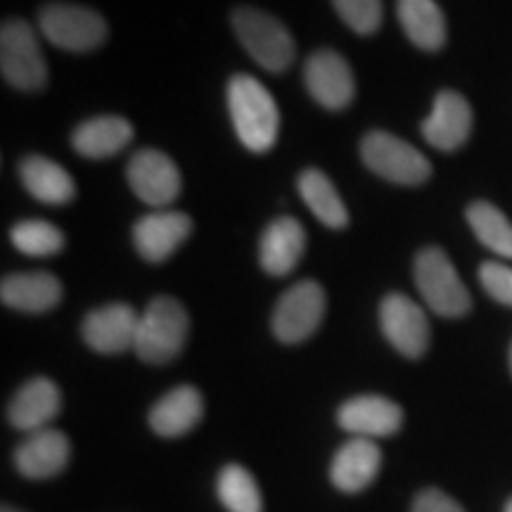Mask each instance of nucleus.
<instances>
[{
	"label": "nucleus",
	"mask_w": 512,
	"mask_h": 512,
	"mask_svg": "<svg viewBox=\"0 0 512 512\" xmlns=\"http://www.w3.org/2000/svg\"><path fill=\"white\" fill-rule=\"evenodd\" d=\"M226 98L240 143L256 155L271 150L278 143L280 110L264 83L249 74H235L228 83Z\"/></svg>",
	"instance_id": "1"
},
{
	"label": "nucleus",
	"mask_w": 512,
	"mask_h": 512,
	"mask_svg": "<svg viewBox=\"0 0 512 512\" xmlns=\"http://www.w3.org/2000/svg\"><path fill=\"white\" fill-rule=\"evenodd\" d=\"M190 332L188 311L174 297L152 299L143 316H140L136 351L140 361L162 366L174 361L185 347V339Z\"/></svg>",
	"instance_id": "2"
},
{
	"label": "nucleus",
	"mask_w": 512,
	"mask_h": 512,
	"mask_svg": "<svg viewBox=\"0 0 512 512\" xmlns=\"http://www.w3.org/2000/svg\"><path fill=\"white\" fill-rule=\"evenodd\" d=\"M233 29L249 57L266 72L283 74L297 55V43L278 17L256 8L233 12Z\"/></svg>",
	"instance_id": "3"
},
{
	"label": "nucleus",
	"mask_w": 512,
	"mask_h": 512,
	"mask_svg": "<svg viewBox=\"0 0 512 512\" xmlns=\"http://www.w3.org/2000/svg\"><path fill=\"white\" fill-rule=\"evenodd\" d=\"M415 285L427 306L444 318H460L470 311L472 299L460 280L456 266L451 264L444 249L427 247L415 256Z\"/></svg>",
	"instance_id": "4"
},
{
	"label": "nucleus",
	"mask_w": 512,
	"mask_h": 512,
	"mask_svg": "<svg viewBox=\"0 0 512 512\" xmlns=\"http://www.w3.org/2000/svg\"><path fill=\"white\" fill-rule=\"evenodd\" d=\"M0 72L17 91H41L48 83V64L36 31L24 19H8L0 31Z\"/></svg>",
	"instance_id": "5"
},
{
	"label": "nucleus",
	"mask_w": 512,
	"mask_h": 512,
	"mask_svg": "<svg viewBox=\"0 0 512 512\" xmlns=\"http://www.w3.org/2000/svg\"><path fill=\"white\" fill-rule=\"evenodd\" d=\"M361 157L373 174L396 185H420L432 176L430 159L387 131H370L361 140Z\"/></svg>",
	"instance_id": "6"
},
{
	"label": "nucleus",
	"mask_w": 512,
	"mask_h": 512,
	"mask_svg": "<svg viewBox=\"0 0 512 512\" xmlns=\"http://www.w3.org/2000/svg\"><path fill=\"white\" fill-rule=\"evenodd\" d=\"M38 27L50 43L69 53H91L107 41V22L100 12L74 3H50L38 12Z\"/></svg>",
	"instance_id": "7"
},
{
	"label": "nucleus",
	"mask_w": 512,
	"mask_h": 512,
	"mask_svg": "<svg viewBox=\"0 0 512 512\" xmlns=\"http://www.w3.org/2000/svg\"><path fill=\"white\" fill-rule=\"evenodd\" d=\"M325 290L316 280L292 285L273 311V332L280 342L299 344L309 339L325 316Z\"/></svg>",
	"instance_id": "8"
},
{
	"label": "nucleus",
	"mask_w": 512,
	"mask_h": 512,
	"mask_svg": "<svg viewBox=\"0 0 512 512\" xmlns=\"http://www.w3.org/2000/svg\"><path fill=\"white\" fill-rule=\"evenodd\" d=\"M126 178L140 200L157 209L174 204L183 190V178L176 162L159 150L136 152L128 159Z\"/></svg>",
	"instance_id": "9"
},
{
	"label": "nucleus",
	"mask_w": 512,
	"mask_h": 512,
	"mask_svg": "<svg viewBox=\"0 0 512 512\" xmlns=\"http://www.w3.org/2000/svg\"><path fill=\"white\" fill-rule=\"evenodd\" d=\"M306 91L325 110L339 112L356 98V79L337 50H316L304 64Z\"/></svg>",
	"instance_id": "10"
},
{
	"label": "nucleus",
	"mask_w": 512,
	"mask_h": 512,
	"mask_svg": "<svg viewBox=\"0 0 512 512\" xmlns=\"http://www.w3.org/2000/svg\"><path fill=\"white\" fill-rule=\"evenodd\" d=\"M380 325L389 344L406 358H420L430 347V320L406 294L392 292L382 299Z\"/></svg>",
	"instance_id": "11"
},
{
	"label": "nucleus",
	"mask_w": 512,
	"mask_h": 512,
	"mask_svg": "<svg viewBox=\"0 0 512 512\" xmlns=\"http://www.w3.org/2000/svg\"><path fill=\"white\" fill-rule=\"evenodd\" d=\"M140 316L128 304H107L83 318L81 335L98 354H124L136 347Z\"/></svg>",
	"instance_id": "12"
},
{
	"label": "nucleus",
	"mask_w": 512,
	"mask_h": 512,
	"mask_svg": "<svg viewBox=\"0 0 512 512\" xmlns=\"http://www.w3.org/2000/svg\"><path fill=\"white\" fill-rule=\"evenodd\" d=\"M192 219L183 211L157 209L133 226V245L145 261L162 264L171 259L178 247L190 238Z\"/></svg>",
	"instance_id": "13"
},
{
	"label": "nucleus",
	"mask_w": 512,
	"mask_h": 512,
	"mask_svg": "<svg viewBox=\"0 0 512 512\" xmlns=\"http://www.w3.org/2000/svg\"><path fill=\"white\" fill-rule=\"evenodd\" d=\"M337 422L342 430L354 434V437H392V434L401 430L403 411L394 401L384 399V396L363 394L342 403L337 413Z\"/></svg>",
	"instance_id": "14"
},
{
	"label": "nucleus",
	"mask_w": 512,
	"mask_h": 512,
	"mask_svg": "<svg viewBox=\"0 0 512 512\" xmlns=\"http://www.w3.org/2000/svg\"><path fill=\"white\" fill-rule=\"evenodd\" d=\"M472 131V107L463 95L456 91H441L434 98L432 114L422 124V136L427 143L441 152H453Z\"/></svg>",
	"instance_id": "15"
},
{
	"label": "nucleus",
	"mask_w": 512,
	"mask_h": 512,
	"mask_svg": "<svg viewBox=\"0 0 512 512\" xmlns=\"http://www.w3.org/2000/svg\"><path fill=\"white\" fill-rule=\"evenodd\" d=\"M306 249V230L297 219L283 216L266 226L259 242V264L268 275L283 278L299 266Z\"/></svg>",
	"instance_id": "16"
},
{
	"label": "nucleus",
	"mask_w": 512,
	"mask_h": 512,
	"mask_svg": "<svg viewBox=\"0 0 512 512\" xmlns=\"http://www.w3.org/2000/svg\"><path fill=\"white\" fill-rule=\"evenodd\" d=\"M69 439L60 430L31 432L15 451V467L29 479H48L60 475L69 463Z\"/></svg>",
	"instance_id": "17"
},
{
	"label": "nucleus",
	"mask_w": 512,
	"mask_h": 512,
	"mask_svg": "<svg viewBox=\"0 0 512 512\" xmlns=\"http://www.w3.org/2000/svg\"><path fill=\"white\" fill-rule=\"evenodd\" d=\"M60 408V387L53 380H48V377H34L15 394L8 408V418L12 427L31 434L46 430L48 422L57 418Z\"/></svg>",
	"instance_id": "18"
},
{
	"label": "nucleus",
	"mask_w": 512,
	"mask_h": 512,
	"mask_svg": "<svg viewBox=\"0 0 512 512\" xmlns=\"http://www.w3.org/2000/svg\"><path fill=\"white\" fill-rule=\"evenodd\" d=\"M382 453L373 439L354 437L337 451L330 465V479L344 494H358L380 472Z\"/></svg>",
	"instance_id": "19"
},
{
	"label": "nucleus",
	"mask_w": 512,
	"mask_h": 512,
	"mask_svg": "<svg viewBox=\"0 0 512 512\" xmlns=\"http://www.w3.org/2000/svg\"><path fill=\"white\" fill-rule=\"evenodd\" d=\"M0 299L22 313H46L62 302V283L53 273H12L0 283Z\"/></svg>",
	"instance_id": "20"
},
{
	"label": "nucleus",
	"mask_w": 512,
	"mask_h": 512,
	"mask_svg": "<svg viewBox=\"0 0 512 512\" xmlns=\"http://www.w3.org/2000/svg\"><path fill=\"white\" fill-rule=\"evenodd\" d=\"M204 415L202 394L190 384L171 389L150 411V427L159 437H181L188 434Z\"/></svg>",
	"instance_id": "21"
},
{
	"label": "nucleus",
	"mask_w": 512,
	"mask_h": 512,
	"mask_svg": "<svg viewBox=\"0 0 512 512\" xmlns=\"http://www.w3.org/2000/svg\"><path fill=\"white\" fill-rule=\"evenodd\" d=\"M133 140V126L124 117H95L83 121L72 133V147L86 159H107L119 155Z\"/></svg>",
	"instance_id": "22"
},
{
	"label": "nucleus",
	"mask_w": 512,
	"mask_h": 512,
	"mask_svg": "<svg viewBox=\"0 0 512 512\" xmlns=\"http://www.w3.org/2000/svg\"><path fill=\"white\" fill-rule=\"evenodd\" d=\"M19 176H22V183L29 195L43 204L60 207V204L72 202L76 195L74 178L69 176V171L48 157L31 155L22 159Z\"/></svg>",
	"instance_id": "23"
},
{
	"label": "nucleus",
	"mask_w": 512,
	"mask_h": 512,
	"mask_svg": "<svg viewBox=\"0 0 512 512\" xmlns=\"http://www.w3.org/2000/svg\"><path fill=\"white\" fill-rule=\"evenodd\" d=\"M396 15L413 46L430 53L444 48L446 19L434 0H396Z\"/></svg>",
	"instance_id": "24"
},
{
	"label": "nucleus",
	"mask_w": 512,
	"mask_h": 512,
	"mask_svg": "<svg viewBox=\"0 0 512 512\" xmlns=\"http://www.w3.org/2000/svg\"><path fill=\"white\" fill-rule=\"evenodd\" d=\"M299 195L311 214L328 228H344L349 223V209L335 188V183L320 169H304L297 178Z\"/></svg>",
	"instance_id": "25"
},
{
	"label": "nucleus",
	"mask_w": 512,
	"mask_h": 512,
	"mask_svg": "<svg viewBox=\"0 0 512 512\" xmlns=\"http://www.w3.org/2000/svg\"><path fill=\"white\" fill-rule=\"evenodd\" d=\"M467 221L484 247H489L498 256L512 259V223L501 209L491 202L479 200L467 207Z\"/></svg>",
	"instance_id": "26"
},
{
	"label": "nucleus",
	"mask_w": 512,
	"mask_h": 512,
	"mask_svg": "<svg viewBox=\"0 0 512 512\" xmlns=\"http://www.w3.org/2000/svg\"><path fill=\"white\" fill-rule=\"evenodd\" d=\"M221 503L228 512H261V491L256 486L254 477L249 475L242 465H226L221 470L219 482H216Z\"/></svg>",
	"instance_id": "27"
},
{
	"label": "nucleus",
	"mask_w": 512,
	"mask_h": 512,
	"mask_svg": "<svg viewBox=\"0 0 512 512\" xmlns=\"http://www.w3.org/2000/svg\"><path fill=\"white\" fill-rule=\"evenodd\" d=\"M10 240L19 252L27 256H53L64 247V233L50 221L29 219L19 221L10 230Z\"/></svg>",
	"instance_id": "28"
},
{
	"label": "nucleus",
	"mask_w": 512,
	"mask_h": 512,
	"mask_svg": "<svg viewBox=\"0 0 512 512\" xmlns=\"http://www.w3.org/2000/svg\"><path fill=\"white\" fill-rule=\"evenodd\" d=\"M337 15L351 31L361 36H373L382 27V0H332Z\"/></svg>",
	"instance_id": "29"
},
{
	"label": "nucleus",
	"mask_w": 512,
	"mask_h": 512,
	"mask_svg": "<svg viewBox=\"0 0 512 512\" xmlns=\"http://www.w3.org/2000/svg\"><path fill=\"white\" fill-rule=\"evenodd\" d=\"M479 283L498 304L512 306V268L489 261L479 268Z\"/></svg>",
	"instance_id": "30"
},
{
	"label": "nucleus",
	"mask_w": 512,
	"mask_h": 512,
	"mask_svg": "<svg viewBox=\"0 0 512 512\" xmlns=\"http://www.w3.org/2000/svg\"><path fill=\"white\" fill-rule=\"evenodd\" d=\"M413 512H465L460 505L439 489L420 491L413 503Z\"/></svg>",
	"instance_id": "31"
},
{
	"label": "nucleus",
	"mask_w": 512,
	"mask_h": 512,
	"mask_svg": "<svg viewBox=\"0 0 512 512\" xmlns=\"http://www.w3.org/2000/svg\"><path fill=\"white\" fill-rule=\"evenodd\" d=\"M505 512H512V498L508 501V505H505Z\"/></svg>",
	"instance_id": "32"
},
{
	"label": "nucleus",
	"mask_w": 512,
	"mask_h": 512,
	"mask_svg": "<svg viewBox=\"0 0 512 512\" xmlns=\"http://www.w3.org/2000/svg\"><path fill=\"white\" fill-rule=\"evenodd\" d=\"M3 512H19V510H17V508H8V505H5Z\"/></svg>",
	"instance_id": "33"
},
{
	"label": "nucleus",
	"mask_w": 512,
	"mask_h": 512,
	"mask_svg": "<svg viewBox=\"0 0 512 512\" xmlns=\"http://www.w3.org/2000/svg\"><path fill=\"white\" fill-rule=\"evenodd\" d=\"M510 370H512V347H510Z\"/></svg>",
	"instance_id": "34"
}]
</instances>
